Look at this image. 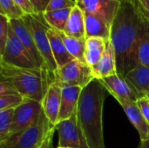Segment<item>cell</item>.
Returning a JSON list of instances; mask_svg holds the SVG:
<instances>
[{
  "label": "cell",
  "mask_w": 149,
  "mask_h": 148,
  "mask_svg": "<svg viewBox=\"0 0 149 148\" xmlns=\"http://www.w3.org/2000/svg\"><path fill=\"white\" fill-rule=\"evenodd\" d=\"M149 34V19L134 0L120 2L111 28L117 73L121 77L139 65L138 49Z\"/></svg>",
  "instance_id": "cell-1"
},
{
  "label": "cell",
  "mask_w": 149,
  "mask_h": 148,
  "mask_svg": "<svg viewBox=\"0 0 149 148\" xmlns=\"http://www.w3.org/2000/svg\"><path fill=\"white\" fill-rule=\"evenodd\" d=\"M109 94L98 79L83 88L78 107V124L89 148H106L103 133V108Z\"/></svg>",
  "instance_id": "cell-2"
},
{
  "label": "cell",
  "mask_w": 149,
  "mask_h": 148,
  "mask_svg": "<svg viewBox=\"0 0 149 148\" xmlns=\"http://www.w3.org/2000/svg\"><path fill=\"white\" fill-rule=\"evenodd\" d=\"M0 77L10 82L24 98L41 103L49 85L54 82L44 70L19 68L3 62H0Z\"/></svg>",
  "instance_id": "cell-3"
},
{
  "label": "cell",
  "mask_w": 149,
  "mask_h": 148,
  "mask_svg": "<svg viewBox=\"0 0 149 148\" xmlns=\"http://www.w3.org/2000/svg\"><path fill=\"white\" fill-rule=\"evenodd\" d=\"M55 130L56 126L50 122L43 111L33 125L1 142L0 148H52Z\"/></svg>",
  "instance_id": "cell-4"
},
{
  "label": "cell",
  "mask_w": 149,
  "mask_h": 148,
  "mask_svg": "<svg viewBox=\"0 0 149 148\" xmlns=\"http://www.w3.org/2000/svg\"><path fill=\"white\" fill-rule=\"evenodd\" d=\"M23 18L29 25L37 48L45 61L47 70L55 82V72L58 69V65L55 62L47 36V31L51 26L45 21L44 13H35L32 15L25 14Z\"/></svg>",
  "instance_id": "cell-5"
},
{
  "label": "cell",
  "mask_w": 149,
  "mask_h": 148,
  "mask_svg": "<svg viewBox=\"0 0 149 148\" xmlns=\"http://www.w3.org/2000/svg\"><path fill=\"white\" fill-rule=\"evenodd\" d=\"M0 62L19 68L38 69L32 57L16 35L10 24L9 28L8 41L3 54L0 55Z\"/></svg>",
  "instance_id": "cell-6"
},
{
  "label": "cell",
  "mask_w": 149,
  "mask_h": 148,
  "mask_svg": "<svg viewBox=\"0 0 149 148\" xmlns=\"http://www.w3.org/2000/svg\"><path fill=\"white\" fill-rule=\"evenodd\" d=\"M94 79L92 68L77 59L58 68L55 72V82L61 85L85 88Z\"/></svg>",
  "instance_id": "cell-7"
},
{
  "label": "cell",
  "mask_w": 149,
  "mask_h": 148,
  "mask_svg": "<svg viewBox=\"0 0 149 148\" xmlns=\"http://www.w3.org/2000/svg\"><path fill=\"white\" fill-rule=\"evenodd\" d=\"M42 112L43 107L41 102L26 99L21 106L15 109L10 137L29 128L37 121Z\"/></svg>",
  "instance_id": "cell-8"
},
{
  "label": "cell",
  "mask_w": 149,
  "mask_h": 148,
  "mask_svg": "<svg viewBox=\"0 0 149 148\" xmlns=\"http://www.w3.org/2000/svg\"><path fill=\"white\" fill-rule=\"evenodd\" d=\"M58 133V147L89 148L78 124L77 111L73 115L56 125Z\"/></svg>",
  "instance_id": "cell-9"
},
{
  "label": "cell",
  "mask_w": 149,
  "mask_h": 148,
  "mask_svg": "<svg viewBox=\"0 0 149 148\" xmlns=\"http://www.w3.org/2000/svg\"><path fill=\"white\" fill-rule=\"evenodd\" d=\"M10 24L12 30L14 31V32L16 33V35L18 37V38L21 40V42L24 44V45L25 46V48L27 49V51H29V53L32 57L38 69H41V70L47 72L50 74L49 71L47 70V68L45 66V61H44L43 58L41 57V55H40L38 48H37V45L35 44V41H34L32 33L31 31V29H30L29 25L27 24V23L24 21V19L19 18V19L10 20Z\"/></svg>",
  "instance_id": "cell-10"
},
{
  "label": "cell",
  "mask_w": 149,
  "mask_h": 148,
  "mask_svg": "<svg viewBox=\"0 0 149 148\" xmlns=\"http://www.w3.org/2000/svg\"><path fill=\"white\" fill-rule=\"evenodd\" d=\"M75 2L81 10L102 17L111 26L120 4L117 0H75Z\"/></svg>",
  "instance_id": "cell-11"
},
{
  "label": "cell",
  "mask_w": 149,
  "mask_h": 148,
  "mask_svg": "<svg viewBox=\"0 0 149 148\" xmlns=\"http://www.w3.org/2000/svg\"><path fill=\"white\" fill-rule=\"evenodd\" d=\"M113 98L122 106L128 120L138 131L141 141L148 140L149 139V125L146 121L137 103L119 96H114Z\"/></svg>",
  "instance_id": "cell-12"
},
{
  "label": "cell",
  "mask_w": 149,
  "mask_h": 148,
  "mask_svg": "<svg viewBox=\"0 0 149 148\" xmlns=\"http://www.w3.org/2000/svg\"><path fill=\"white\" fill-rule=\"evenodd\" d=\"M126 82L137 98H147L149 91V68L139 64L124 77Z\"/></svg>",
  "instance_id": "cell-13"
},
{
  "label": "cell",
  "mask_w": 149,
  "mask_h": 148,
  "mask_svg": "<svg viewBox=\"0 0 149 148\" xmlns=\"http://www.w3.org/2000/svg\"><path fill=\"white\" fill-rule=\"evenodd\" d=\"M62 85L58 82L52 83L42 100L43 111L52 124L56 126L61 105Z\"/></svg>",
  "instance_id": "cell-14"
},
{
  "label": "cell",
  "mask_w": 149,
  "mask_h": 148,
  "mask_svg": "<svg viewBox=\"0 0 149 148\" xmlns=\"http://www.w3.org/2000/svg\"><path fill=\"white\" fill-rule=\"evenodd\" d=\"M61 85V84H60ZM62 85L61 105L58 119V123L70 119L77 111L79 100L83 88L80 86H72L68 85Z\"/></svg>",
  "instance_id": "cell-15"
},
{
  "label": "cell",
  "mask_w": 149,
  "mask_h": 148,
  "mask_svg": "<svg viewBox=\"0 0 149 148\" xmlns=\"http://www.w3.org/2000/svg\"><path fill=\"white\" fill-rule=\"evenodd\" d=\"M95 79H102L106 77L117 74L115 52L111 40L107 42L106 50L99 63L92 68Z\"/></svg>",
  "instance_id": "cell-16"
},
{
  "label": "cell",
  "mask_w": 149,
  "mask_h": 148,
  "mask_svg": "<svg viewBox=\"0 0 149 148\" xmlns=\"http://www.w3.org/2000/svg\"><path fill=\"white\" fill-rule=\"evenodd\" d=\"M98 80H100V82L104 85L107 92L113 97L119 96L135 102L137 101V98L132 92L125 79L118 73Z\"/></svg>",
  "instance_id": "cell-17"
},
{
  "label": "cell",
  "mask_w": 149,
  "mask_h": 148,
  "mask_svg": "<svg viewBox=\"0 0 149 148\" xmlns=\"http://www.w3.org/2000/svg\"><path fill=\"white\" fill-rule=\"evenodd\" d=\"M85 12L86 38L91 37H99L106 40H109L111 37L112 26L102 17L90 13Z\"/></svg>",
  "instance_id": "cell-18"
},
{
  "label": "cell",
  "mask_w": 149,
  "mask_h": 148,
  "mask_svg": "<svg viewBox=\"0 0 149 148\" xmlns=\"http://www.w3.org/2000/svg\"><path fill=\"white\" fill-rule=\"evenodd\" d=\"M47 36L58 68L62 67L75 59L67 51L58 31L50 28L47 31Z\"/></svg>",
  "instance_id": "cell-19"
},
{
  "label": "cell",
  "mask_w": 149,
  "mask_h": 148,
  "mask_svg": "<svg viewBox=\"0 0 149 148\" xmlns=\"http://www.w3.org/2000/svg\"><path fill=\"white\" fill-rule=\"evenodd\" d=\"M64 32L70 37L86 38L85 12L78 5L72 9Z\"/></svg>",
  "instance_id": "cell-20"
},
{
  "label": "cell",
  "mask_w": 149,
  "mask_h": 148,
  "mask_svg": "<svg viewBox=\"0 0 149 148\" xmlns=\"http://www.w3.org/2000/svg\"><path fill=\"white\" fill-rule=\"evenodd\" d=\"M107 41L108 40L99 37H91L86 38L85 59L88 66L93 68L99 63L106 50Z\"/></svg>",
  "instance_id": "cell-21"
},
{
  "label": "cell",
  "mask_w": 149,
  "mask_h": 148,
  "mask_svg": "<svg viewBox=\"0 0 149 148\" xmlns=\"http://www.w3.org/2000/svg\"><path fill=\"white\" fill-rule=\"evenodd\" d=\"M59 35L62 38L64 44L69 51V53L77 60L86 63L85 53H86V38H77L66 35L64 31H59Z\"/></svg>",
  "instance_id": "cell-22"
},
{
  "label": "cell",
  "mask_w": 149,
  "mask_h": 148,
  "mask_svg": "<svg viewBox=\"0 0 149 148\" xmlns=\"http://www.w3.org/2000/svg\"><path fill=\"white\" fill-rule=\"evenodd\" d=\"M72 8H65L52 11L44 12V17L51 28L59 31H64L68 17Z\"/></svg>",
  "instance_id": "cell-23"
},
{
  "label": "cell",
  "mask_w": 149,
  "mask_h": 148,
  "mask_svg": "<svg viewBox=\"0 0 149 148\" xmlns=\"http://www.w3.org/2000/svg\"><path fill=\"white\" fill-rule=\"evenodd\" d=\"M14 113L15 109L0 110V143L10 137Z\"/></svg>",
  "instance_id": "cell-24"
},
{
  "label": "cell",
  "mask_w": 149,
  "mask_h": 148,
  "mask_svg": "<svg viewBox=\"0 0 149 148\" xmlns=\"http://www.w3.org/2000/svg\"><path fill=\"white\" fill-rule=\"evenodd\" d=\"M0 15L12 20L23 18L25 13L13 0H0Z\"/></svg>",
  "instance_id": "cell-25"
},
{
  "label": "cell",
  "mask_w": 149,
  "mask_h": 148,
  "mask_svg": "<svg viewBox=\"0 0 149 148\" xmlns=\"http://www.w3.org/2000/svg\"><path fill=\"white\" fill-rule=\"evenodd\" d=\"M26 98L21 94H9L0 96V110L16 109L21 106Z\"/></svg>",
  "instance_id": "cell-26"
},
{
  "label": "cell",
  "mask_w": 149,
  "mask_h": 148,
  "mask_svg": "<svg viewBox=\"0 0 149 148\" xmlns=\"http://www.w3.org/2000/svg\"><path fill=\"white\" fill-rule=\"evenodd\" d=\"M9 28L10 19L3 15H0V55L3 54L8 41Z\"/></svg>",
  "instance_id": "cell-27"
},
{
  "label": "cell",
  "mask_w": 149,
  "mask_h": 148,
  "mask_svg": "<svg viewBox=\"0 0 149 148\" xmlns=\"http://www.w3.org/2000/svg\"><path fill=\"white\" fill-rule=\"evenodd\" d=\"M139 64L149 68V34L143 39L138 49Z\"/></svg>",
  "instance_id": "cell-28"
},
{
  "label": "cell",
  "mask_w": 149,
  "mask_h": 148,
  "mask_svg": "<svg viewBox=\"0 0 149 148\" xmlns=\"http://www.w3.org/2000/svg\"><path fill=\"white\" fill-rule=\"evenodd\" d=\"M75 5V0H51L47 6L46 11H52L65 8H73Z\"/></svg>",
  "instance_id": "cell-29"
},
{
  "label": "cell",
  "mask_w": 149,
  "mask_h": 148,
  "mask_svg": "<svg viewBox=\"0 0 149 148\" xmlns=\"http://www.w3.org/2000/svg\"><path fill=\"white\" fill-rule=\"evenodd\" d=\"M9 94H19V92L10 82L0 79V96Z\"/></svg>",
  "instance_id": "cell-30"
},
{
  "label": "cell",
  "mask_w": 149,
  "mask_h": 148,
  "mask_svg": "<svg viewBox=\"0 0 149 148\" xmlns=\"http://www.w3.org/2000/svg\"><path fill=\"white\" fill-rule=\"evenodd\" d=\"M138 106L140 107L146 121L149 125V99L148 98H142L139 99L136 101Z\"/></svg>",
  "instance_id": "cell-31"
},
{
  "label": "cell",
  "mask_w": 149,
  "mask_h": 148,
  "mask_svg": "<svg viewBox=\"0 0 149 148\" xmlns=\"http://www.w3.org/2000/svg\"><path fill=\"white\" fill-rule=\"evenodd\" d=\"M13 1L24 10L25 14L32 15L36 13L30 0H13Z\"/></svg>",
  "instance_id": "cell-32"
},
{
  "label": "cell",
  "mask_w": 149,
  "mask_h": 148,
  "mask_svg": "<svg viewBox=\"0 0 149 148\" xmlns=\"http://www.w3.org/2000/svg\"><path fill=\"white\" fill-rule=\"evenodd\" d=\"M36 13H44L51 0H30Z\"/></svg>",
  "instance_id": "cell-33"
},
{
  "label": "cell",
  "mask_w": 149,
  "mask_h": 148,
  "mask_svg": "<svg viewBox=\"0 0 149 148\" xmlns=\"http://www.w3.org/2000/svg\"><path fill=\"white\" fill-rule=\"evenodd\" d=\"M143 14L149 19V0H134Z\"/></svg>",
  "instance_id": "cell-34"
},
{
  "label": "cell",
  "mask_w": 149,
  "mask_h": 148,
  "mask_svg": "<svg viewBox=\"0 0 149 148\" xmlns=\"http://www.w3.org/2000/svg\"><path fill=\"white\" fill-rule=\"evenodd\" d=\"M140 148H149V139L148 140L141 141V147Z\"/></svg>",
  "instance_id": "cell-35"
},
{
  "label": "cell",
  "mask_w": 149,
  "mask_h": 148,
  "mask_svg": "<svg viewBox=\"0 0 149 148\" xmlns=\"http://www.w3.org/2000/svg\"><path fill=\"white\" fill-rule=\"evenodd\" d=\"M147 98H148V99H149V91H148V96H147Z\"/></svg>",
  "instance_id": "cell-36"
},
{
  "label": "cell",
  "mask_w": 149,
  "mask_h": 148,
  "mask_svg": "<svg viewBox=\"0 0 149 148\" xmlns=\"http://www.w3.org/2000/svg\"><path fill=\"white\" fill-rule=\"evenodd\" d=\"M117 1H119V2H122V1H124V0H117Z\"/></svg>",
  "instance_id": "cell-37"
},
{
  "label": "cell",
  "mask_w": 149,
  "mask_h": 148,
  "mask_svg": "<svg viewBox=\"0 0 149 148\" xmlns=\"http://www.w3.org/2000/svg\"><path fill=\"white\" fill-rule=\"evenodd\" d=\"M58 148H62V147H58Z\"/></svg>",
  "instance_id": "cell-38"
},
{
  "label": "cell",
  "mask_w": 149,
  "mask_h": 148,
  "mask_svg": "<svg viewBox=\"0 0 149 148\" xmlns=\"http://www.w3.org/2000/svg\"></svg>",
  "instance_id": "cell-39"
}]
</instances>
